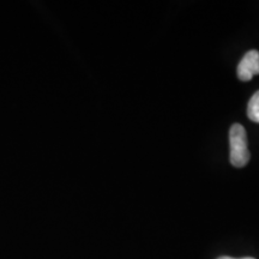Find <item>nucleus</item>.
<instances>
[{
	"mask_svg": "<svg viewBox=\"0 0 259 259\" xmlns=\"http://www.w3.org/2000/svg\"><path fill=\"white\" fill-rule=\"evenodd\" d=\"M229 144H231V155L229 160L236 168L246 166L250 161V151L247 144V134L244 126L234 124L229 131Z\"/></svg>",
	"mask_w": 259,
	"mask_h": 259,
	"instance_id": "1",
	"label": "nucleus"
},
{
	"mask_svg": "<svg viewBox=\"0 0 259 259\" xmlns=\"http://www.w3.org/2000/svg\"><path fill=\"white\" fill-rule=\"evenodd\" d=\"M238 78L242 82H248L259 74V52L250 51L245 54L238 65Z\"/></svg>",
	"mask_w": 259,
	"mask_h": 259,
	"instance_id": "2",
	"label": "nucleus"
},
{
	"mask_svg": "<svg viewBox=\"0 0 259 259\" xmlns=\"http://www.w3.org/2000/svg\"><path fill=\"white\" fill-rule=\"evenodd\" d=\"M247 116L250 120L259 124V92L251 97L247 106Z\"/></svg>",
	"mask_w": 259,
	"mask_h": 259,
	"instance_id": "3",
	"label": "nucleus"
},
{
	"mask_svg": "<svg viewBox=\"0 0 259 259\" xmlns=\"http://www.w3.org/2000/svg\"><path fill=\"white\" fill-rule=\"evenodd\" d=\"M218 259H255V258H252V257H245V258H232V257H228V255H222V257H220Z\"/></svg>",
	"mask_w": 259,
	"mask_h": 259,
	"instance_id": "4",
	"label": "nucleus"
}]
</instances>
